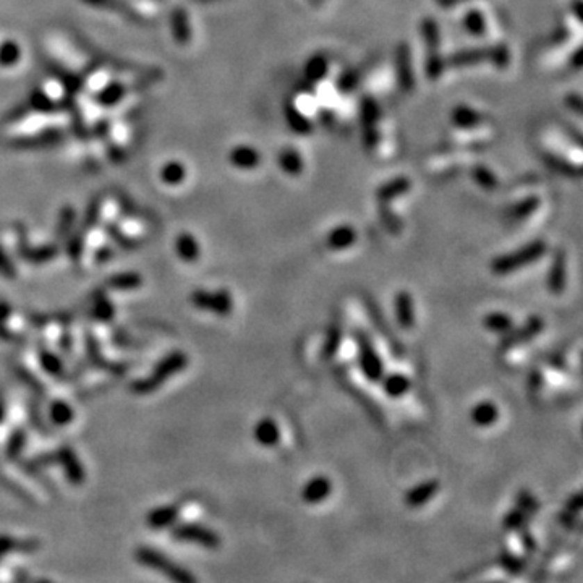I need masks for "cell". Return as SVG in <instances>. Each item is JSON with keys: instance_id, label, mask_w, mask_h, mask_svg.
<instances>
[{"instance_id": "62", "label": "cell", "mask_w": 583, "mask_h": 583, "mask_svg": "<svg viewBox=\"0 0 583 583\" xmlns=\"http://www.w3.org/2000/svg\"><path fill=\"white\" fill-rule=\"evenodd\" d=\"M3 418H5V410H3V405L0 404V423H2Z\"/></svg>"}, {"instance_id": "35", "label": "cell", "mask_w": 583, "mask_h": 583, "mask_svg": "<svg viewBox=\"0 0 583 583\" xmlns=\"http://www.w3.org/2000/svg\"><path fill=\"white\" fill-rule=\"evenodd\" d=\"M91 315L99 321H110L115 315L114 305L107 300L104 293H96L92 298V311Z\"/></svg>"}, {"instance_id": "61", "label": "cell", "mask_w": 583, "mask_h": 583, "mask_svg": "<svg viewBox=\"0 0 583 583\" xmlns=\"http://www.w3.org/2000/svg\"><path fill=\"white\" fill-rule=\"evenodd\" d=\"M110 258H112V249L109 247H104V248L101 249L99 253L96 254V259H97V263H99V264L107 263Z\"/></svg>"}, {"instance_id": "22", "label": "cell", "mask_w": 583, "mask_h": 583, "mask_svg": "<svg viewBox=\"0 0 583 583\" xmlns=\"http://www.w3.org/2000/svg\"><path fill=\"white\" fill-rule=\"evenodd\" d=\"M483 326H484V329L489 332L504 336V334H507L514 326H516V321H514L512 316H509L507 313L493 311V313H488V315L483 318Z\"/></svg>"}, {"instance_id": "23", "label": "cell", "mask_w": 583, "mask_h": 583, "mask_svg": "<svg viewBox=\"0 0 583 583\" xmlns=\"http://www.w3.org/2000/svg\"><path fill=\"white\" fill-rule=\"evenodd\" d=\"M170 23H172V34H174L175 41H177L179 44H182V46L188 44L190 39H192V29H190L187 12L182 8L174 10Z\"/></svg>"}, {"instance_id": "28", "label": "cell", "mask_w": 583, "mask_h": 583, "mask_svg": "<svg viewBox=\"0 0 583 583\" xmlns=\"http://www.w3.org/2000/svg\"><path fill=\"white\" fill-rule=\"evenodd\" d=\"M409 190H410L409 179H397L394 180V182L383 185V187L378 190V199L381 204L389 203V201L399 198L400 195L407 193Z\"/></svg>"}, {"instance_id": "9", "label": "cell", "mask_w": 583, "mask_h": 583, "mask_svg": "<svg viewBox=\"0 0 583 583\" xmlns=\"http://www.w3.org/2000/svg\"><path fill=\"white\" fill-rule=\"evenodd\" d=\"M332 494V482L326 475H316L311 479H308L302 489V501L308 506H316V504L325 502Z\"/></svg>"}, {"instance_id": "41", "label": "cell", "mask_w": 583, "mask_h": 583, "mask_svg": "<svg viewBox=\"0 0 583 583\" xmlns=\"http://www.w3.org/2000/svg\"><path fill=\"white\" fill-rule=\"evenodd\" d=\"M463 28L467 29L470 34H473V36H483L484 31H486V23H484V17L482 12H478V10H470L463 17Z\"/></svg>"}, {"instance_id": "50", "label": "cell", "mask_w": 583, "mask_h": 583, "mask_svg": "<svg viewBox=\"0 0 583 583\" xmlns=\"http://www.w3.org/2000/svg\"><path fill=\"white\" fill-rule=\"evenodd\" d=\"M423 36L429 49H436L439 46V31L433 19H425L423 22Z\"/></svg>"}, {"instance_id": "18", "label": "cell", "mask_w": 583, "mask_h": 583, "mask_svg": "<svg viewBox=\"0 0 583 583\" xmlns=\"http://www.w3.org/2000/svg\"><path fill=\"white\" fill-rule=\"evenodd\" d=\"M379 383L383 384L384 394L391 397V399H400V397H404L411 388V381L409 376L399 373V371L384 375Z\"/></svg>"}, {"instance_id": "32", "label": "cell", "mask_w": 583, "mask_h": 583, "mask_svg": "<svg viewBox=\"0 0 583 583\" xmlns=\"http://www.w3.org/2000/svg\"><path fill=\"white\" fill-rule=\"evenodd\" d=\"M49 416H51L54 425L63 426V425H68L73 418H75V411H73V409L67 404V402L56 400V402H52L51 410H49Z\"/></svg>"}, {"instance_id": "13", "label": "cell", "mask_w": 583, "mask_h": 583, "mask_svg": "<svg viewBox=\"0 0 583 583\" xmlns=\"http://www.w3.org/2000/svg\"><path fill=\"white\" fill-rule=\"evenodd\" d=\"M253 438L263 447H276L281 443V429H279L277 421L269 418V416L259 420L254 425Z\"/></svg>"}, {"instance_id": "2", "label": "cell", "mask_w": 583, "mask_h": 583, "mask_svg": "<svg viewBox=\"0 0 583 583\" xmlns=\"http://www.w3.org/2000/svg\"><path fill=\"white\" fill-rule=\"evenodd\" d=\"M548 252V243L545 240H533V242L523 245L522 248L514 249L511 253L501 254L491 261V271L496 276H507L518 271V269L528 266V264L536 263Z\"/></svg>"}, {"instance_id": "63", "label": "cell", "mask_w": 583, "mask_h": 583, "mask_svg": "<svg viewBox=\"0 0 583 583\" xmlns=\"http://www.w3.org/2000/svg\"><path fill=\"white\" fill-rule=\"evenodd\" d=\"M313 2H320V0H313Z\"/></svg>"}, {"instance_id": "48", "label": "cell", "mask_w": 583, "mask_h": 583, "mask_svg": "<svg viewBox=\"0 0 583 583\" xmlns=\"http://www.w3.org/2000/svg\"><path fill=\"white\" fill-rule=\"evenodd\" d=\"M107 233H109V237L114 240L120 248L133 249L138 247V242H136V240L126 237V235H124V232H122L119 227H115V225H107Z\"/></svg>"}, {"instance_id": "53", "label": "cell", "mask_w": 583, "mask_h": 583, "mask_svg": "<svg viewBox=\"0 0 583 583\" xmlns=\"http://www.w3.org/2000/svg\"><path fill=\"white\" fill-rule=\"evenodd\" d=\"M518 535H520L522 546H523V550H525L527 555H535L536 540H535V536L532 535V532L528 530V527L520 528V530H518Z\"/></svg>"}, {"instance_id": "51", "label": "cell", "mask_w": 583, "mask_h": 583, "mask_svg": "<svg viewBox=\"0 0 583 583\" xmlns=\"http://www.w3.org/2000/svg\"><path fill=\"white\" fill-rule=\"evenodd\" d=\"M83 237L85 235H81L80 232L78 233H73L72 237H67L68 238V245H67V253L68 256H70L73 261H78L83 253Z\"/></svg>"}, {"instance_id": "47", "label": "cell", "mask_w": 583, "mask_h": 583, "mask_svg": "<svg viewBox=\"0 0 583 583\" xmlns=\"http://www.w3.org/2000/svg\"><path fill=\"white\" fill-rule=\"evenodd\" d=\"M473 179L477 180L478 185H482V187L486 188V190L496 188V185H498L496 175H494L491 172V170H488L486 167H483V165H478V167H475V170H473Z\"/></svg>"}, {"instance_id": "46", "label": "cell", "mask_w": 583, "mask_h": 583, "mask_svg": "<svg viewBox=\"0 0 583 583\" xmlns=\"http://www.w3.org/2000/svg\"><path fill=\"white\" fill-rule=\"evenodd\" d=\"M538 206H540V199L535 198V196H530V198L520 201V203L514 206L512 209V215L516 219H523V217H528V215L535 213L538 209Z\"/></svg>"}, {"instance_id": "12", "label": "cell", "mask_w": 583, "mask_h": 583, "mask_svg": "<svg viewBox=\"0 0 583 583\" xmlns=\"http://www.w3.org/2000/svg\"><path fill=\"white\" fill-rule=\"evenodd\" d=\"M394 310H395V321L399 327L404 331H410L415 326V306H413V297L410 292L400 290L395 293L394 300Z\"/></svg>"}, {"instance_id": "5", "label": "cell", "mask_w": 583, "mask_h": 583, "mask_svg": "<svg viewBox=\"0 0 583 583\" xmlns=\"http://www.w3.org/2000/svg\"><path fill=\"white\" fill-rule=\"evenodd\" d=\"M543 329H545V320L538 315L530 316L522 326H514L507 334L502 336V339L499 340V352L504 354V352L516 349V347L528 344V342H532L538 334H541Z\"/></svg>"}, {"instance_id": "26", "label": "cell", "mask_w": 583, "mask_h": 583, "mask_svg": "<svg viewBox=\"0 0 583 583\" xmlns=\"http://www.w3.org/2000/svg\"><path fill=\"white\" fill-rule=\"evenodd\" d=\"M279 165L288 175H300L303 172V159L298 151L286 148L279 154Z\"/></svg>"}, {"instance_id": "44", "label": "cell", "mask_w": 583, "mask_h": 583, "mask_svg": "<svg viewBox=\"0 0 583 583\" xmlns=\"http://www.w3.org/2000/svg\"><path fill=\"white\" fill-rule=\"evenodd\" d=\"M24 444H26V433H24L23 429L13 431L12 436H10L8 443H7V449H5V452H7V457L10 460L17 459L18 455L23 452Z\"/></svg>"}, {"instance_id": "38", "label": "cell", "mask_w": 583, "mask_h": 583, "mask_svg": "<svg viewBox=\"0 0 583 583\" xmlns=\"http://www.w3.org/2000/svg\"><path fill=\"white\" fill-rule=\"evenodd\" d=\"M22 58V49L15 41L0 44V67H15Z\"/></svg>"}, {"instance_id": "30", "label": "cell", "mask_w": 583, "mask_h": 583, "mask_svg": "<svg viewBox=\"0 0 583 583\" xmlns=\"http://www.w3.org/2000/svg\"><path fill=\"white\" fill-rule=\"evenodd\" d=\"M397 72H399L400 85L410 90L411 85H413V78H411L410 54L407 46H400L399 54H397Z\"/></svg>"}, {"instance_id": "27", "label": "cell", "mask_w": 583, "mask_h": 583, "mask_svg": "<svg viewBox=\"0 0 583 583\" xmlns=\"http://www.w3.org/2000/svg\"><path fill=\"white\" fill-rule=\"evenodd\" d=\"M342 345V329L339 325H332L327 329L325 344L321 347V359L331 360L339 354V349Z\"/></svg>"}, {"instance_id": "24", "label": "cell", "mask_w": 583, "mask_h": 583, "mask_svg": "<svg viewBox=\"0 0 583 583\" xmlns=\"http://www.w3.org/2000/svg\"><path fill=\"white\" fill-rule=\"evenodd\" d=\"M488 57H491V49H468V51H460L450 57L449 63L452 67H467L482 62Z\"/></svg>"}, {"instance_id": "4", "label": "cell", "mask_w": 583, "mask_h": 583, "mask_svg": "<svg viewBox=\"0 0 583 583\" xmlns=\"http://www.w3.org/2000/svg\"><path fill=\"white\" fill-rule=\"evenodd\" d=\"M135 557L140 564L149 567V569L158 570L159 574H163L167 577V579L177 583L196 582L195 575L190 574L187 569H183L182 566L175 564V562L170 561L167 556L163 555L161 551L153 550V548H146V546L138 548L135 552Z\"/></svg>"}, {"instance_id": "56", "label": "cell", "mask_w": 583, "mask_h": 583, "mask_svg": "<svg viewBox=\"0 0 583 583\" xmlns=\"http://www.w3.org/2000/svg\"><path fill=\"white\" fill-rule=\"evenodd\" d=\"M17 548V541L13 540L10 535H0V559L10 552L12 550Z\"/></svg>"}, {"instance_id": "45", "label": "cell", "mask_w": 583, "mask_h": 583, "mask_svg": "<svg viewBox=\"0 0 583 583\" xmlns=\"http://www.w3.org/2000/svg\"><path fill=\"white\" fill-rule=\"evenodd\" d=\"M29 106L39 112H51L56 109V102L42 90H36L29 96Z\"/></svg>"}, {"instance_id": "36", "label": "cell", "mask_w": 583, "mask_h": 583, "mask_svg": "<svg viewBox=\"0 0 583 583\" xmlns=\"http://www.w3.org/2000/svg\"><path fill=\"white\" fill-rule=\"evenodd\" d=\"M76 220V211L73 206H63L60 211V215H58L57 222V237L58 238H67L70 237V232L75 225Z\"/></svg>"}, {"instance_id": "11", "label": "cell", "mask_w": 583, "mask_h": 583, "mask_svg": "<svg viewBox=\"0 0 583 583\" xmlns=\"http://www.w3.org/2000/svg\"><path fill=\"white\" fill-rule=\"evenodd\" d=\"M567 266H566V254L562 249H557L552 256V263L548 272V290L552 295H561L566 290L567 286Z\"/></svg>"}, {"instance_id": "10", "label": "cell", "mask_w": 583, "mask_h": 583, "mask_svg": "<svg viewBox=\"0 0 583 583\" xmlns=\"http://www.w3.org/2000/svg\"><path fill=\"white\" fill-rule=\"evenodd\" d=\"M439 488H441V483L434 478L416 484V486L413 488H410L409 491L405 493V498H404L407 507H410V509L423 507L425 504H428L431 501V499H434L436 494L439 493Z\"/></svg>"}, {"instance_id": "39", "label": "cell", "mask_w": 583, "mask_h": 583, "mask_svg": "<svg viewBox=\"0 0 583 583\" xmlns=\"http://www.w3.org/2000/svg\"><path fill=\"white\" fill-rule=\"evenodd\" d=\"M452 122L457 126H462V129H470V126L478 125L479 122H482V115H479L478 112H475L473 109H470V107L460 106L454 110Z\"/></svg>"}, {"instance_id": "59", "label": "cell", "mask_w": 583, "mask_h": 583, "mask_svg": "<svg viewBox=\"0 0 583 583\" xmlns=\"http://www.w3.org/2000/svg\"><path fill=\"white\" fill-rule=\"evenodd\" d=\"M12 315V306H10L8 302L0 300V322H5Z\"/></svg>"}, {"instance_id": "57", "label": "cell", "mask_w": 583, "mask_h": 583, "mask_svg": "<svg viewBox=\"0 0 583 583\" xmlns=\"http://www.w3.org/2000/svg\"><path fill=\"white\" fill-rule=\"evenodd\" d=\"M580 507H582V494L579 491L574 493V494H570V498L566 501V509H567V511L577 514V512L580 511Z\"/></svg>"}, {"instance_id": "58", "label": "cell", "mask_w": 583, "mask_h": 583, "mask_svg": "<svg viewBox=\"0 0 583 583\" xmlns=\"http://www.w3.org/2000/svg\"><path fill=\"white\" fill-rule=\"evenodd\" d=\"M60 349L65 355H70L72 350H73V339H72V334L68 331H63L62 332V337H60Z\"/></svg>"}, {"instance_id": "14", "label": "cell", "mask_w": 583, "mask_h": 583, "mask_svg": "<svg viewBox=\"0 0 583 583\" xmlns=\"http://www.w3.org/2000/svg\"><path fill=\"white\" fill-rule=\"evenodd\" d=\"M85 344H86V354H88V360H90L91 365L97 366V368H102V370H107L110 371V373L114 375H122L125 373V366L120 365V363H112V361H107L104 356L101 354V349H99V344H97V340L95 339V336L90 334V332H86V339H85Z\"/></svg>"}, {"instance_id": "19", "label": "cell", "mask_w": 583, "mask_h": 583, "mask_svg": "<svg viewBox=\"0 0 583 583\" xmlns=\"http://www.w3.org/2000/svg\"><path fill=\"white\" fill-rule=\"evenodd\" d=\"M175 252H177L179 258L185 263H196L198 261L201 249L199 243L192 233H180L177 240H175Z\"/></svg>"}, {"instance_id": "7", "label": "cell", "mask_w": 583, "mask_h": 583, "mask_svg": "<svg viewBox=\"0 0 583 583\" xmlns=\"http://www.w3.org/2000/svg\"><path fill=\"white\" fill-rule=\"evenodd\" d=\"M170 533L177 541L196 543L206 550H217L220 546V538L217 533L208 527L199 525V523H182V525L174 527Z\"/></svg>"}, {"instance_id": "3", "label": "cell", "mask_w": 583, "mask_h": 583, "mask_svg": "<svg viewBox=\"0 0 583 583\" xmlns=\"http://www.w3.org/2000/svg\"><path fill=\"white\" fill-rule=\"evenodd\" d=\"M354 339L356 344V359H359V368L363 378L368 383H379L386 375L384 361L376 350L373 340L365 331H354Z\"/></svg>"}, {"instance_id": "42", "label": "cell", "mask_w": 583, "mask_h": 583, "mask_svg": "<svg viewBox=\"0 0 583 583\" xmlns=\"http://www.w3.org/2000/svg\"><path fill=\"white\" fill-rule=\"evenodd\" d=\"M125 91L126 90L124 85H120V83H112V85H109L101 91V95L97 99H99L102 106H114L122 99V97H124Z\"/></svg>"}, {"instance_id": "17", "label": "cell", "mask_w": 583, "mask_h": 583, "mask_svg": "<svg viewBox=\"0 0 583 583\" xmlns=\"http://www.w3.org/2000/svg\"><path fill=\"white\" fill-rule=\"evenodd\" d=\"M499 409L498 405L491 400H483L478 402L477 405L473 407L472 411H470V420L475 426L478 428H489L494 423H498L499 420Z\"/></svg>"}, {"instance_id": "34", "label": "cell", "mask_w": 583, "mask_h": 583, "mask_svg": "<svg viewBox=\"0 0 583 583\" xmlns=\"http://www.w3.org/2000/svg\"><path fill=\"white\" fill-rule=\"evenodd\" d=\"M185 175H187V169L179 161H170L161 170V179L167 185H180L185 180Z\"/></svg>"}, {"instance_id": "6", "label": "cell", "mask_w": 583, "mask_h": 583, "mask_svg": "<svg viewBox=\"0 0 583 583\" xmlns=\"http://www.w3.org/2000/svg\"><path fill=\"white\" fill-rule=\"evenodd\" d=\"M190 302L196 308L204 311H211L217 316H229L233 310V300L229 290L220 288V290L208 292V290H195L190 295Z\"/></svg>"}, {"instance_id": "25", "label": "cell", "mask_w": 583, "mask_h": 583, "mask_svg": "<svg viewBox=\"0 0 583 583\" xmlns=\"http://www.w3.org/2000/svg\"><path fill=\"white\" fill-rule=\"evenodd\" d=\"M143 284V277L138 272H120L109 277L106 286L112 290H136Z\"/></svg>"}, {"instance_id": "60", "label": "cell", "mask_w": 583, "mask_h": 583, "mask_svg": "<svg viewBox=\"0 0 583 583\" xmlns=\"http://www.w3.org/2000/svg\"><path fill=\"white\" fill-rule=\"evenodd\" d=\"M541 384H543V376H541V373L540 371H533V373L530 375V386H532V389L533 391H538L541 388Z\"/></svg>"}, {"instance_id": "37", "label": "cell", "mask_w": 583, "mask_h": 583, "mask_svg": "<svg viewBox=\"0 0 583 583\" xmlns=\"http://www.w3.org/2000/svg\"><path fill=\"white\" fill-rule=\"evenodd\" d=\"M530 518L532 516H528L525 511H522L520 507L516 506L512 511H509L506 514V517H504V520H502V527L509 532H518L520 528L528 525V520H530Z\"/></svg>"}, {"instance_id": "15", "label": "cell", "mask_w": 583, "mask_h": 583, "mask_svg": "<svg viewBox=\"0 0 583 583\" xmlns=\"http://www.w3.org/2000/svg\"><path fill=\"white\" fill-rule=\"evenodd\" d=\"M356 242V230L352 227V225L342 224L337 225L327 235V248L332 249V252H344V249H349L354 247Z\"/></svg>"}, {"instance_id": "43", "label": "cell", "mask_w": 583, "mask_h": 583, "mask_svg": "<svg viewBox=\"0 0 583 583\" xmlns=\"http://www.w3.org/2000/svg\"><path fill=\"white\" fill-rule=\"evenodd\" d=\"M516 506L520 507L522 511H525L528 516L532 517L540 511V501H538L530 491H527V489H520V491L517 493Z\"/></svg>"}, {"instance_id": "16", "label": "cell", "mask_w": 583, "mask_h": 583, "mask_svg": "<svg viewBox=\"0 0 583 583\" xmlns=\"http://www.w3.org/2000/svg\"><path fill=\"white\" fill-rule=\"evenodd\" d=\"M18 254L23 261H28L31 264H44L52 261L58 254L57 245H44L39 248H31L28 243L19 242L18 245Z\"/></svg>"}, {"instance_id": "54", "label": "cell", "mask_w": 583, "mask_h": 583, "mask_svg": "<svg viewBox=\"0 0 583 583\" xmlns=\"http://www.w3.org/2000/svg\"><path fill=\"white\" fill-rule=\"evenodd\" d=\"M0 339L5 340V342H10V344H22L24 342V339L17 332L10 331L7 326H5V322H0Z\"/></svg>"}, {"instance_id": "52", "label": "cell", "mask_w": 583, "mask_h": 583, "mask_svg": "<svg viewBox=\"0 0 583 583\" xmlns=\"http://www.w3.org/2000/svg\"><path fill=\"white\" fill-rule=\"evenodd\" d=\"M0 276L5 279H15L17 277V268L15 264L10 261L7 253L3 252L2 247H0Z\"/></svg>"}, {"instance_id": "21", "label": "cell", "mask_w": 583, "mask_h": 583, "mask_svg": "<svg viewBox=\"0 0 583 583\" xmlns=\"http://www.w3.org/2000/svg\"><path fill=\"white\" fill-rule=\"evenodd\" d=\"M229 159L235 167L247 169V170L254 169L259 164V161H261L258 151L252 148V146H237V148H233L232 151H230Z\"/></svg>"}, {"instance_id": "1", "label": "cell", "mask_w": 583, "mask_h": 583, "mask_svg": "<svg viewBox=\"0 0 583 583\" xmlns=\"http://www.w3.org/2000/svg\"><path fill=\"white\" fill-rule=\"evenodd\" d=\"M188 366V356L182 350L170 352L163 360L156 365V368L146 376L145 379H138L131 383L130 389L133 394L148 395L158 391L165 381H169L174 375L180 373Z\"/></svg>"}, {"instance_id": "55", "label": "cell", "mask_w": 583, "mask_h": 583, "mask_svg": "<svg viewBox=\"0 0 583 583\" xmlns=\"http://www.w3.org/2000/svg\"><path fill=\"white\" fill-rule=\"evenodd\" d=\"M557 520H559L561 525L567 528V530H574L577 525V514L564 509V511L559 514V518H557Z\"/></svg>"}, {"instance_id": "29", "label": "cell", "mask_w": 583, "mask_h": 583, "mask_svg": "<svg viewBox=\"0 0 583 583\" xmlns=\"http://www.w3.org/2000/svg\"><path fill=\"white\" fill-rule=\"evenodd\" d=\"M39 361H41L42 370L46 371L47 375L54 376V378H62L65 370H63V363L58 356L51 352L46 347H41L39 349Z\"/></svg>"}, {"instance_id": "33", "label": "cell", "mask_w": 583, "mask_h": 583, "mask_svg": "<svg viewBox=\"0 0 583 583\" xmlns=\"http://www.w3.org/2000/svg\"><path fill=\"white\" fill-rule=\"evenodd\" d=\"M498 561H499V566H501L502 569L511 575H520L527 566V562L523 557H518L517 555H514V552H511L509 550H502Z\"/></svg>"}, {"instance_id": "8", "label": "cell", "mask_w": 583, "mask_h": 583, "mask_svg": "<svg viewBox=\"0 0 583 583\" xmlns=\"http://www.w3.org/2000/svg\"><path fill=\"white\" fill-rule=\"evenodd\" d=\"M54 455V463H58L63 470V473H65V477L68 479V483L73 484V486H81L83 483H85V468H83V465L80 462V459H78V455L75 454V450L72 447H68V445H62V447H58L56 452L52 454Z\"/></svg>"}, {"instance_id": "49", "label": "cell", "mask_w": 583, "mask_h": 583, "mask_svg": "<svg viewBox=\"0 0 583 583\" xmlns=\"http://www.w3.org/2000/svg\"><path fill=\"white\" fill-rule=\"evenodd\" d=\"M99 214H101L99 199H95V201H92V204H90V208H88V211H86L85 219H83V225H81V230H80L81 235H85L86 230L95 227V225L97 224V220H99Z\"/></svg>"}, {"instance_id": "20", "label": "cell", "mask_w": 583, "mask_h": 583, "mask_svg": "<svg viewBox=\"0 0 583 583\" xmlns=\"http://www.w3.org/2000/svg\"><path fill=\"white\" fill-rule=\"evenodd\" d=\"M177 518H179V507L177 506H164V507L153 509V511L148 514V518H146V522H148V525L151 528L161 530V528L172 527L174 523L177 522Z\"/></svg>"}, {"instance_id": "31", "label": "cell", "mask_w": 583, "mask_h": 583, "mask_svg": "<svg viewBox=\"0 0 583 583\" xmlns=\"http://www.w3.org/2000/svg\"><path fill=\"white\" fill-rule=\"evenodd\" d=\"M286 115L290 129L298 135H308L311 131V124L300 110L295 109V106L287 104L286 106Z\"/></svg>"}, {"instance_id": "40", "label": "cell", "mask_w": 583, "mask_h": 583, "mask_svg": "<svg viewBox=\"0 0 583 583\" xmlns=\"http://www.w3.org/2000/svg\"><path fill=\"white\" fill-rule=\"evenodd\" d=\"M327 73V60L322 56H315L308 60L305 75L310 81H321Z\"/></svg>"}]
</instances>
